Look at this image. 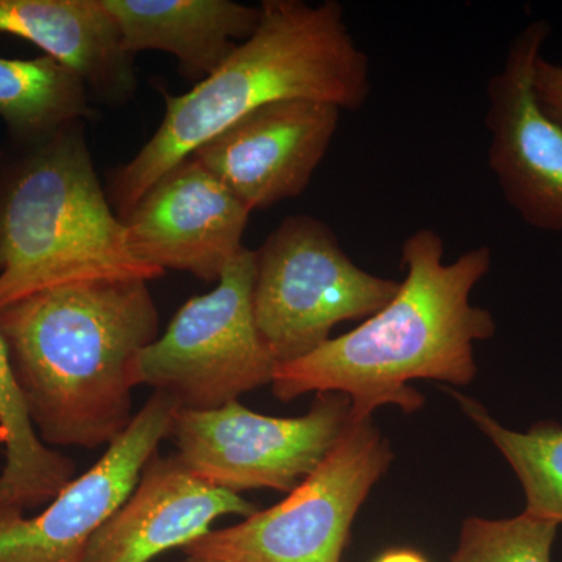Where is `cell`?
Instances as JSON below:
<instances>
[{"instance_id":"cell-3","label":"cell","mask_w":562,"mask_h":562,"mask_svg":"<svg viewBox=\"0 0 562 562\" xmlns=\"http://www.w3.org/2000/svg\"><path fill=\"white\" fill-rule=\"evenodd\" d=\"M369 58L342 5L325 0H265L260 24L209 79L166 94L160 127L110 180V203L124 220L151 184L203 143L268 103L306 99L361 110L371 94Z\"/></svg>"},{"instance_id":"cell-13","label":"cell","mask_w":562,"mask_h":562,"mask_svg":"<svg viewBox=\"0 0 562 562\" xmlns=\"http://www.w3.org/2000/svg\"><path fill=\"white\" fill-rule=\"evenodd\" d=\"M257 505L211 486L177 454H154L127 501L92 536L83 562H150L209 535L225 516H251Z\"/></svg>"},{"instance_id":"cell-12","label":"cell","mask_w":562,"mask_h":562,"mask_svg":"<svg viewBox=\"0 0 562 562\" xmlns=\"http://www.w3.org/2000/svg\"><path fill=\"white\" fill-rule=\"evenodd\" d=\"M333 103H268L203 143L202 162L247 210H266L308 187L339 127Z\"/></svg>"},{"instance_id":"cell-8","label":"cell","mask_w":562,"mask_h":562,"mask_svg":"<svg viewBox=\"0 0 562 562\" xmlns=\"http://www.w3.org/2000/svg\"><path fill=\"white\" fill-rule=\"evenodd\" d=\"M350 414V398L339 392L316 394L301 417L265 416L236 401L209 412L177 409L169 438L181 462L211 486L290 494L331 452Z\"/></svg>"},{"instance_id":"cell-15","label":"cell","mask_w":562,"mask_h":562,"mask_svg":"<svg viewBox=\"0 0 562 562\" xmlns=\"http://www.w3.org/2000/svg\"><path fill=\"white\" fill-rule=\"evenodd\" d=\"M120 27L122 46L135 57L162 50L191 80L209 79L260 24V7L231 0H102Z\"/></svg>"},{"instance_id":"cell-21","label":"cell","mask_w":562,"mask_h":562,"mask_svg":"<svg viewBox=\"0 0 562 562\" xmlns=\"http://www.w3.org/2000/svg\"><path fill=\"white\" fill-rule=\"evenodd\" d=\"M375 562H428L422 557L420 553L414 552V550L401 549L391 550V552L384 553Z\"/></svg>"},{"instance_id":"cell-17","label":"cell","mask_w":562,"mask_h":562,"mask_svg":"<svg viewBox=\"0 0 562 562\" xmlns=\"http://www.w3.org/2000/svg\"><path fill=\"white\" fill-rule=\"evenodd\" d=\"M91 116L87 85L61 63L0 57V117L16 138L41 144Z\"/></svg>"},{"instance_id":"cell-2","label":"cell","mask_w":562,"mask_h":562,"mask_svg":"<svg viewBox=\"0 0 562 562\" xmlns=\"http://www.w3.org/2000/svg\"><path fill=\"white\" fill-rule=\"evenodd\" d=\"M0 333L41 441L95 450L135 416L136 358L160 336V317L149 281H91L11 303Z\"/></svg>"},{"instance_id":"cell-22","label":"cell","mask_w":562,"mask_h":562,"mask_svg":"<svg viewBox=\"0 0 562 562\" xmlns=\"http://www.w3.org/2000/svg\"><path fill=\"white\" fill-rule=\"evenodd\" d=\"M184 562H214V561H203V560H187Z\"/></svg>"},{"instance_id":"cell-18","label":"cell","mask_w":562,"mask_h":562,"mask_svg":"<svg viewBox=\"0 0 562 562\" xmlns=\"http://www.w3.org/2000/svg\"><path fill=\"white\" fill-rule=\"evenodd\" d=\"M462 412L497 447L512 465L525 492V514L562 524V427L539 422L528 431L509 430L487 413L482 403L450 392Z\"/></svg>"},{"instance_id":"cell-5","label":"cell","mask_w":562,"mask_h":562,"mask_svg":"<svg viewBox=\"0 0 562 562\" xmlns=\"http://www.w3.org/2000/svg\"><path fill=\"white\" fill-rule=\"evenodd\" d=\"M255 258V322L279 364L312 353L341 322L373 316L401 288L355 265L313 216L286 217Z\"/></svg>"},{"instance_id":"cell-20","label":"cell","mask_w":562,"mask_h":562,"mask_svg":"<svg viewBox=\"0 0 562 562\" xmlns=\"http://www.w3.org/2000/svg\"><path fill=\"white\" fill-rule=\"evenodd\" d=\"M535 92L543 113L562 127V66L543 55L536 61Z\"/></svg>"},{"instance_id":"cell-14","label":"cell","mask_w":562,"mask_h":562,"mask_svg":"<svg viewBox=\"0 0 562 562\" xmlns=\"http://www.w3.org/2000/svg\"><path fill=\"white\" fill-rule=\"evenodd\" d=\"M0 32L31 41L105 101L136 90L133 55L102 0H0Z\"/></svg>"},{"instance_id":"cell-9","label":"cell","mask_w":562,"mask_h":562,"mask_svg":"<svg viewBox=\"0 0 562 562\" xmlns=\"http://www.w3.org/2000/svg\"><path fill=\"white\" fill-rule=\"evenodd\" d=\"M179 403L154 392L101 460L66 484L36 516L0 508V562H83L92 536L127 501L169 438Z\"/></svg>"},{"instance_id":"cell-1","label":"cell","mask_w":562,"mask_h":562,"mask_svg":"<svg viewBox=\"0 0 562 562\" xmlns=\"http://www.w3.org/2000/svg\"><path fill=\"white\" fill-rule=\"evenodd\" d=\"M402 266L405 280L380 312L279 364L271 383L279 401L339 392L350 398V419L362 420L386 405L405 413L422 408L425 398L409 386L416 380L465 386L475 379L473 346L497 330L492 314L471 303L473 288L491 271V247H475L447 265L442 236L420 228L403 243Z\"/></svg>"},{"instance_id":"cell-4","label":"cell","mask_w":562,"mask_h":562,"mask_svg":"<svg viewBox=\"0 0 562 562\" xmlns=\"http://www.w3.org/2000/svg\"><path fill=\"white\" fill-rule=\"evenodd\" d=\"M162 273L133 255L77 124L38 144L0 187V310L52 288Z\"/></svg>"},{"instance_id":"cell-19","label":"cell","mask_w":562,"mask_h":562,"mask_svg":"<svg viewBox=\"0 0 562 562\" xmlns=\"http://www.w3.org/2000/svg\"><path fill=\"white\" fill-rule=\"evenodd\" d=\"M558 528L525 513L512 519L469 517L450 562H552Z\"/></svg>"},{"instance_id":"cell-7","label":"cell","mask_w":562,"mask_h":562,"mask_svg":"<svg viewBox=\"0 0 562 562\" xmlns=\"http://www.w3.org/2000/svg\"><path fill=\"white\" fill-rule=\"evenodd\" d=\"M392 461L371 419L351 420L319 468L288 497L184 547L187 560L341 562L351 524Z\"/></svg>"},{"instance_id":"cell-10","label":"cell","mask_w":562,"mask_h":562,"mask_svg":"<svg viewBox=\"0 0 562 562\" xmlns=\"http://www.w3.org/2000/svg\"><path fill=\"white\" fill-rule=\"evenodd\" d=\"M552 35L531 21L509 44L505 65L487 81L484 125L487 162L503 198L536 231L562 232V127L543 113L535 92L536 61Z\"/></svg>"},{"instance_id":"cell-11","label":"cell","mask_w":562,"mask_h":562,"mask_svg":"<svg viewBox=\"0 0 562 562\" xmlns=\"http://www.w3.org/2000/svg\"><path fill=\"white\" fill-rule=\"evenodd\" d=\"M250 211L194 157L179 162L122 220L138 260L217 283L241 254Z\"/></svg>"},{"instance_id":"cell-6","label":"cell","mask_w":562,"mask_h":562,"mask_svg":"<svg viewBox=\"0 0 562 562\" xmlns=\"http://www.w3.org/2000/svg\"><path fill=\"white\" fill-rule=\"evenodd\" d=\"M255 251L243 249L213 291L192 297L136 358L135 383L181 409L209 412L271 384L279 362L254 314Z\"/></svg>"},{"instance_id":"cell-16","label":"cell","mask_w":562,"mask_h":562,"mask_svg":"<svg viewBox=\"0 0 562 562\" xmlns=\"http://www.w3.org/2000/svg\"><path fill=\"white\" fill-rule=\"evenodd\" d=\"M0 443L5 465L0 473V508H40L76 479L77 465L46 446L33 427L24 395L11 368L9 349L0 333Z\"/></svg>"}]
</instances>
